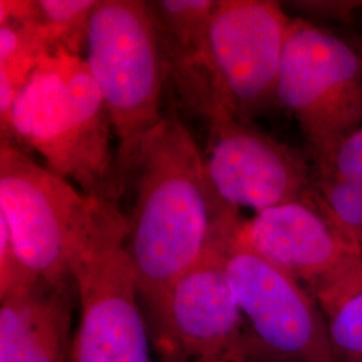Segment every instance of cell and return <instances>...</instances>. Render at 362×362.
<instances>
[{"instance_id":"8","label":"cell","mask_w":362,"mask_h":362,"mask_svg":"<svg viewBox=\"0 0 362 362\" xmlns=\"http://www.w3.org/2000/svg\"><path fill=\"white\" fill-rule=\"evenodd\" d=\"M238 239L302 286L327 321L362 293V247L322 207L290 203L245 220Z\"/></svg>"},{"instance_id":"1","label":"cell","mask_w":362,"mask_h":362,"mask_svg":"<svg viewBox=\"0 0 362 362\" xmlns=\"http://www.w3.org/2000/svg\"><path fill=\"white\" fill-rule=\"evenodd\" d=\"M127 250L139 293L155 315L170 286L214 243L240 228L239 209L220 197L206 158L179 117L167 115L144 146Z\"/></svg>"},{"instance_id":"6","label":"cell","mask_w":362,"mask_h":362,"mask_svg":"<svg viewBox=\"0 0 362 362\" xmlns=\"http://www.w3.org/2000/svg\"><path fill=\"white\" fill-rule=\"evenodd\" d=\"M276 101L296 117L317 176L330 175L338 148L362 127V62L356 47L302 18L293 19Z\"/></svg>"},{"instance_id":"5","label":"cell","mask_w":362,"mask_h":362,"mask_svg":"<svg viewBox=\"0 0 362 362\" xmlns=\"http://www.w3.org/2000/svg\"><path fill=\"white\" fill-rule=\"evenodd\" d=\"M128 230L117 200L95 199L71 264L81 299L74 362H151Z\"/></svg>"},{"instance_id":"12","label":"cell","mask_w":362,"mask_h":362,"mask_svg":"<svg viewBox=\"0 0 362 362\" xmlns=\"http://www.w3.org/2000/svg\"><path fill=\"white\" fill-rule=\"evenodd\" d=\"M70 327L66 286L46 284L1 300L0 362H62Z\"/></svg>"},{"instance_id":"4","label":"cell","mask_w":362,"mask_h":362,"mask_svg":"<svg viewBox=\"0 0 362 362\" xmlns=\"http://www.w3.org/2000/svg\"><path fill=\"white\" fill-rule=\"evenodd\" d=\"M291 21L278 1L218 0L197 64L173 77L187 104L248 122L275 101Z\"/></svg>"},{"instance_id":"13","label":"cell","mask_w":362,"mask_h":362,"mask_svg":"<svg viewBox=\"0 0 362 362\" xmlns=\"http://www.w3.org/2000/svg\"><path fill=\"white\" fill-rule=\"evenodd\" d=\"M52 52L38 1L0 0V129L13 141V105L45 52Z\"/></svg>"},{"instance_id":"9","label":"cell","mask_w":362,"mask_h":362,"mask_svg":"<svg viewBox=\"0 0 362 362\" xmlns=\"http://www.w3.org/2000/svg\"><path fill=\"white\" fill-rule=\"evenodd\" d=\"M236 235L227 251V270L259 345L279 362H333L324 311L297 281Z\"/></svg>"},{"instance_id":"11","label":"cell","mask_w":362,"mask_h":362,"mask_svg":"<svg viewBox=\"0 0 362 362\" xmlns=\"http://www.w3.org/2000/svg\"><path fill=\"white\" fill-rule=\"evenodd\" d=\"M235 235L214 243L170 286L155 314L163 362H216L250 336L227 270Z\"/></svg>"},{"instance_id":"19","label":"cell","mask_w":362,"mask_h":362,"mask_svg":"<svg viewBox=\"0 0 362 362\" xmlns=\"http://www.w3.org/2000/svg\"><path fill=\"white\" fill-rule=\"evenodd\" d=\"M216 362H279L270 356L266 350L259 345L258 341L252 333L250 332V336L246 341L239 345L238 348L227 353L224 357H221Z\"/></svg>"},{"instance_id":"20","label":"cell","mask_w":362,"mask_h":362,"mask_svg":"<svg viewBox=\"0 0 362 362\" xmlns=\"http://www.w3.org/2000/svg\"><path fill=\"white\" fill-rule=\"evenodd\" d=\"M356 50H357V52H358V55H360V58H361L362 62V38L357 40V45H356Z\"/></svg>"},{"instance_id":"7","label":"cell","mask_w":362,"mask_h":362,"mask_svg":"<svg viewBox=\"0 0 362 362\" xmlns=\"http://www.w3.org/2000/svg\"><path fill=\"white\" fill-rule=\"evenodd\" d=\"M97 197L38 165L11 141L0 146V218L40 282L66 286Z\"/></svg>"},{"instance_id":"17","label":"cell","mask_w":362,"mask_h":362,"mask_svg":"<svg viewBox=\"0 0 362 362\" xmlns=\"http://www.w3.org/2000/svg\"><path fill=\"white\" fill-rule=\"evenodd\" d=\"M43 284L25 266L13 246L6 221L0 218V299Z\"/></svg>"},{"instance_id":"15","label":"cell","mask_w":362,"mask_h":362,"mask_svg":"<svg viewBox=\"0 0 362 362\" xmlns=\"http://www.w3.org/2000/svg\"><path fill=\"white\" fill-rule=\"evenodd\" d=\"M100 0H39L40 21L52 52L79 55L88 45L91 18Z\"/></svg>"},{"instance_id":"16","label":"cell","mask_w":362,"mask_h":362,"mask_svg":"<svg viewBox=\"0 0 362 362\" xmlns=\"http://www.w3.org/2000/svg\"><path fill=\"white\" fill-rule=\"evenodd\" d=\"M333 362H362V293L329 320Z\"/></svg>"},{"instance_id":"18","label":"cell","mask_w":362,"mask_h":362,"mask_svg":"<svg viewBox=\"0 0 362 362\" xmlns=\"http://www.w3.org/2000/svg\"><path fill=\"white\" fill-rule=\"evenodd\" d=\"M332 173L362 191V127L338 148Z\"/></svg>"},{"instance_id":"3","label":"cell","mask_w":362,"mask_h":362,"mask_svg":"<svg viewBox=\"0 0 362 362\" xmlns=\"http://www.w3.org/2000/svg\"><path fill=\"white\" fill-rule=\"evenodd\" d=\"M86 52L118 141L115 181L119 196L164 118L160 106L167 66L148 3L100 0Z\"/></svg>"},{"instance_id":"2","label":"cell","mask_w":362,"mask_h":362,"mask_svg":"<svg viewBox=\"0 0 362 362\" xmlns=\"http://www.w3.org/2000/svg\"><path fill=\"white\" fill-rule=\"evenodd\" d=\"M112 128L86 61L65 50L45 52L13 105V141L33 148L83 194L118 202Z\"/></svg>"},{"instance_id":"14","label":"cell","mask_w":362,"mask_h":362,"mask_svg":"<svg viewBox=\"0 0 362 362\" xmlns=\"http://www.w3.org/2000/svg\"><path fill=\"white\" fill-rule=\"evenodd\" d=\"M218 0H160L148 7L155 22L165 65L173 77L199 61Z\"/></svg>"},{"instance_id":"10","label":"cell","mask_w":362,"mask_h":362,"mask_svg":"<svg viewBox=\"0 0 362 362\" xmlns=\"http://www.w3.org/2000/svg\"><path fill=\"white\" fill-rule=\"evenodd\" d=\"M208 124V176L227 204L257 214L290 203L322 207L317 179L294 148L231 117Z\"/></svg>"}]
</instances>
